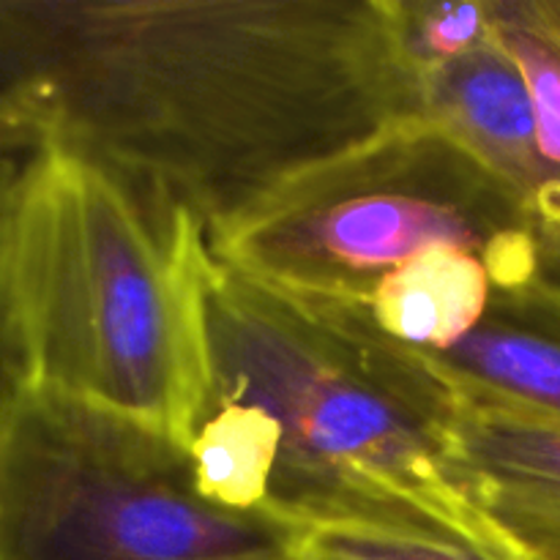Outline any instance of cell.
I'll return each mask as SVG.
<instances>
[{
  "instance_id": "12",
  "label": "cell",
  "mask_w": 560,
  "mask_h": 560,
  "mask_svg": "<svg viewBox=\"0 0 560 560\" xmlns=\"http://www.w3.org/2000/svg\"><path fill=\"white\" fill-rule=\"evenodd\" d=\"M399 49L410 77L459 58L490 38V9L479 3L392 0Z\"/></svg>"
},
{
  "instance_id": "5",
  "label": "cell",
  "mask_w": 560,
  "mask_h": 560,
  "mask_svg": "<svg viewBox=\"0 0 560 560\" xmlns=\"http://www.w3.org/2000/svg\"><path fill=\"white\" fill-rule=\"evenodd\" d=\"M295 536L208 503L173 438L0 383V560H295Z\"/></svg>"
},
{
  "instance_id": "1",
  "label": "cell",
  "mask_w": 560,
  "mask_h": 560,
  "mask_svg": "<svg viewBox=\"0 0 560 560\" xmlns=\"http://www.w3.org/2000/svg\"><path fill=\"white\" fill-rule=\"evenodd\" d=\"M402 118L392 0H0V151L88 153L206 224Z\"/></svg>"
},
{
  "instance_id": "13",
  "label": "cell",
  "mask_w": 560,
  "mask_h": 560,
  "mask_svg": "<svg viewBox=\"0 0 560 560\" xmlns=\"http://www.w3.org/2000/svg\"><path fill=\"white\" fill-rule=\"evenodd\" d=\"M0 156H3V153H0Z\"/></svg>"
},
{
  "instance_id": "3",
  "label": "cell",
  "mask_w": 560,
  "mask_h": 560,
  "mask_svg": "<svg viewBox=\"0 0 560 560\" xmlns=\"http://www.w3.org/2000/svg\"><path fill=\"white\" fill-rule=\"evenodd\" d=\"M206 312L213 405H255L282 430L268 514L421 525L528 560L454 479L448 386L416 350L350 306L293 299L217 260Z\"/></svg>"
},
{
  "instance_id": "6",
  "label": "cell",
  "mask_w": 560,
  "mask_h": 560,
  "mask_svg": "<svg viewBox=\"0 0 560 560\" xmlns=\"http://www.w3.org/2000/svg\"><path fill=\"white\" fill-rule=\"evenodd\" d=\"M446 386V457L457 485L514 550L560 560V416Z\"/></svg>"
},
{
  "instance_id": "4",
  "label": "cell",
  "mask_w": 560,
  "mask_h": 560,
  "mask_svg": "<svg viewBox=\"0 0 560 560\" xmlns=\"http://www.w3.org/2000/svg\"><path fill=\"white\" fill-rule=\"evenodd\" d=\"M479 255L495 288L550 279L539 233L512 191L421 118L301 164L208 222V249L293 299L361 306L421 252Z\"/></svg>"
},
{
  "instance_id": "11",
  "label": "cell",
  "mask_w": 560,
  "mask_h": 560,
  "mask_svg": "<svg viewBox=\"0 0 560 560\" xmlns=\"http://www.w3.org/2000/svg\"><path fill=\"white\" fill-rule=\"evenodd\" d=\"M293 556L295 560H523L443 530L361 517L301 523Z\"/></svg>"
},
{
  "instance_id": "7",
  "label": "cell",
  "mask_w": 560,
  "mask_h": 560,
  "mask_svg": "<svg viewBox=\"0 0 560 560\" xmlns=\"http://www.w3.org/2000/svg\"><path fill=\"white\" fill-rule=\"evenodd\" d=\"M419 355L454 386L560 416V284L495 288L468 337Z\"/></svg>"
},
{
  "instance_id": "9",
  "label": "cell",
  "mask_w": 560,
  "mask_h": 560,
  "mask_svg": "<svg viewBox=\"0 0 560 560\" xmlns=\"http://www.w3.org/2000/svg\"><path fill=\"white\" fill-rule=\"evenodd\" d=\"M279 454L277 419L255 405L217 402L189 443L197 492L224 512H268Z\"/></svg>"
},
{
  "instance_id": "8",
  "label": "cell",
  "mask_w": 560,
  "mask_h": 560,
  "mask_svg": "<svg viewBox=\"0 0 560 560\" xmlns=\"http://www.w3.org/2000/svg\"><path fill=\"white\" fill-rule=\"evenodd\" d=\"M492 290L495 279L479 255L438 246L388 273L366 304L350 310L388 342L443 353L479 326Z\"/></svg>"
},
{
  "instance_id": "2",
  "label": "cell",
  "mask_w": 560,
  "mask_h": 560,
  "mask_svg": "<svg viewBox=\"0 0 560 560\" xmlns=\"http://www.w3.org/2000/svg\"><path fill=\"white\" fill-rule=\"evenodd\" d=\"M208 224L167 186L63 145L0 156V383L189 448L213 410Z\"/></svg>"
},
{
  "instance_id": "10",
  "label": "cell",
  "mask_w": 560,
  "mask_h": 560,
  "mask_svg": "<svg viewBox=\"0 0 560 560\" xmlns=\"http://www.w3.org/2000/svg\"><path fill=\"white\" fill-rule=\"evenodd\" d=\"M490 33L534 102L539 142L560 175V0H487Z\"/></svg>"
}]
</instances>
